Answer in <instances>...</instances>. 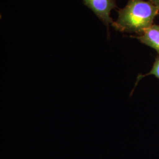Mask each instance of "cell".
<instances>
[{
  "mask_svg": "<svg viewBox=\"0 0 159 159\" xmlns=\"http://www.w3.org/2000/svg\"><path fill=\"white\" fill-rule=\"evenodd\" d=\"M148 75H153L154 76H155L156 78H157L159 80V56L156 58L155 61H154L153 63V67L148 73L145 74V75H140L138 77L136 85L137 83H138V81L139 80H140L142 78L144 77L145 76H147Z\"/></svg>",
  "mask_w": 159,
  "mask_h": 159,
  "instance_id": "277c9868",
  "label": "cell"
},
{
  "mask_svg": "<svg viewBox=\"0 0 159 159\" xmlns=\"http://www.w3.org/2000/svg\"><path fill=\"white\" fill-rule=\"evenodd\" d=\"M137 39L143 44L153 48L159 54V25L153 24L137 37Z\"/></svg>",
  "mask_w": 159,
  "mask_h": 159,
  "instance_id": "3957f363",
  "label": "cell"
},
{
  "mask_svg": "<svg viewBox=\"0 0 159 159\" xmlns=\"http://www.w3.org/2000/svg\"><path fill=\"white\" fill-rule=\"evenodd\" d=\"M152 4L156 6L159 10V0H148Z\"/></svg>",
  "mask_w": 159,
  "mask_h": 159,
  "instance_id": "5b68a950",
  "label": "cell"
},
{
  "mask_svg": "<svg viewBox=\"0 0 159 159\" xmlns=\"http://www.w3.org/2000/svg\"><path fill=\"white\" fill-rule=\"evenodd\" d=\"M83 2L107 26V29L110 24H113L110 14L117 7L115 0H83Z\"/></svg>",
  "mask_w": 159,
  "mask_h": 159,
  "instance_id": "7a4b0ae2",
  "label": "cell"
},
{
  "mask_svg": "<svg viewBox=\"0 0 159 159\" xmlns=\"http://www.w3.org/2000/svg\"><path fill=\"white\" fill-rule=\"evenodd\" d=\"M159 10L149 1L129 0L127 5L119 11L117 21L112 26L121 32L141 35L153 24Z\"/></svg>",
  "mask_w": 159,
  "mask_h": 159,
  "instance_id": "6da1fadb",
  "label": "cell"
}]
</instances>
